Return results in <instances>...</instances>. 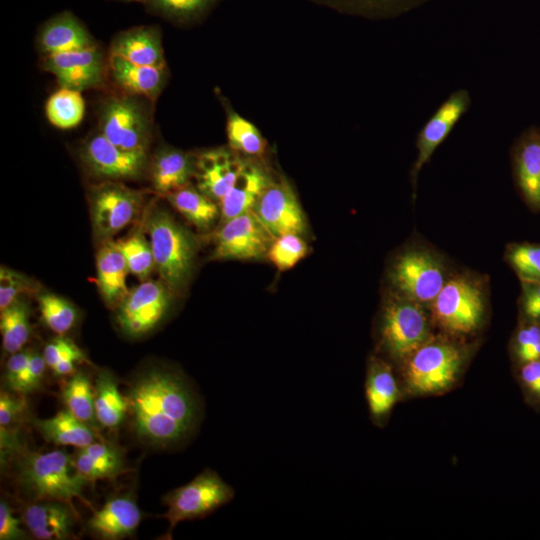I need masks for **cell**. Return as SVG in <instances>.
<instances>
[{"label":"cell","instance_id":"cell-1","mask_svg":"<svg viewBox=\"0 0 540 540\" xmlns=\"http://www.w3.org/2000/svg\"><path fill=\"white\" fill-rule=\"evenodd\" d=\"M127 399L133 431L147 445L180 444L198 425L199 400L176 371L152 368L142 372L131 383Z\"/></svg>","mask_w":540,"mask_h":540},{"label":"cell","instance_id":"cell-2","mask_svg":"<svg viewBox=\"0 0 540 540\" xmlns=\"http://www.w3.org/2000/svg\"><path fill=\"white\" fill-rule=\"evenodd\" d=\"M474 351L464 337L433 333L396 369L404 400L441 396L457 388Z\"/></svg>","mask_w":540,"mask_h":540},{"label":"cell","instance_id":"cell-3","mask_svg":"<svg viewBox=\"0 0 540 540\" xmlns=\"http://www.w3.org/2000/svg\"><path fill=\"white\" fill-rule=\"evenodd\" d=\"M16 480L31 501L74 500L90 505L84 496L88 480L78 471L73 456L63 450L25 452L17 464Z\"/></svg>","mask_w":540,"mask_h":540},{"label":"cell","instance_id":"cell-4","mask_svg":"<svg viewBox=\"0 0 540 540\" xmlns=\"http://www.w3.org/2000/svg\"><path fill=\"white\" fill-rule=\"evenodd\" d=\"M423 306L400 295L384 304L376 328L377 355L397 369L433 334Z\"/></svg>","mask_w":540,"mask_h":540},{"label":"cell","instance_id":"cell-5","mask_svg":"<svg viewBox=\"0 0 540 540\" xmlns=\"http://www.w3.org/2000/svg\"><path fill=\"white\" fill-rule=\"evenodd\" d=\"M155 268L172 292L187 284L194 263L195 242L165 210L154 209L146 220Z\"/></svg>","mask_w":540,"mask_h":540},{"label":"cell","instance_id":"cell-6","mask_svg":"<svg viewBox=\"0 0 540 540\" xmlns=\"http://www.w3.org/2000/svg\"><path fill=\"white\" fill-rule=\"evenodd\" d=\"M430 307L433 326L453 336L472 335L481 329L485 320L482 293L465 278L446 281Z\"/></svg>","mask_w":540,"mask_h":540},{"label":"cell","instance_id":"cell-7","mask_svg":"<svg viewBox=\"0 0 540 540\" xmlns=\"http://www.w3.org/2000/svg\"><path fill=\"white\" fill-rule=\"evenodd\" d=\"M235 496L234 489L215 471L205 469L187 484L168 492L163 502L167 511L168 536L178 523L206 517L228 504Z\"/></svg>","mask_w":540,"mask_h":540},{"label":"cell","instance_id":"cell-8","mask_svg":"<svg viewBox=\"0 0 540 540\" xmlns=\"http://www.w3.org/2000/svg\"><path fill=\"white\" fill-rule=\"evenodd\" d=\"M100 133L129 151L147 152L151 141V118L140 96L125 94L106 99L99 110Z\"/></svg>","mask_w":540,"mask_h":540},{"label":"cell","instance_id":"cell-9","mask_svg":"<svg viewBox=\"0 0 540 540\" xmlns=\"http://www.w3.org/2000/svg\"><path fill=\"white\" fill-rule=\"evenodd\" d=\"M88 199L93 230L103 241L131 224L143 203L140 192L111 180L92 186Z\"/></svg>","mask_w":540,"mask_h":540},{"label":"cell","instance_id":"cell-10","mask_svg":"<svg viewBox=\"0 0 540 540\" xmlns=\"http://www.w3.org/2000/svg\"><path fill=\"white\" fill-rule=\"evenodd\" d=\"M171 293L161 279L142 281L129 290L116 309V320L123 333L140 337L154 329L169 309Z\"/></svg>","mask_w":540,"mask_h":540},{"label":"cell","instance_id":"cell-11","mask_svg":"<svg viewBox=\"0 0 540 540\" xmlns=\"http://www.w3.org/2000/svg\"><path fill=\"white\" fill-rule=\"evenodd\" d=\"M391 280L400 295L422 305H431L445 284L439 261L423 250L399 256L391 269Z\"/></svg>","mask_w":540,"mask_h":540},{"label":"cell","instance_id":"cell-12","mask_svg":"<svg viewBox=\"0 0 540 540\" xmlns=\"http://www.w3.org/2000/svg\"><path fill=\"white\" fill-rule=\"evenodd\" d=\"M253 210L221 223L214 235V259H259L273 241Z\"/></svg>","mask_w":540,"mask_h":540},{"label":"cell","instance_id":"cell-13","mask_svg":"<svg viewBox=\"0 0 540 540\" xmlns=\"http://www.w3.org/2000/svg\"><path fill=\"white\" fill-rule=\"evenodd\" d=\"M81 158L93 176L111 181L139 178L148 166L147 152L120 148L100 132L85 142Z\"/></svg>","mask_w":540,"mask_h":540},{"label":"cell","instance_id":"cell-14","mask_svg":"<svg viewBox=\"0 0 540 540\" xmlns=\"http://www.w3.org/2000/svg\"><path fill=\"white\" fill-rule=\"evenodd\" d=\"M254 213L273 238L302 234L306 221L295 193L287 181H271L258 198Z\"/></svg>","mask_w":540,"mask_h":540},{"label":"cell","instance_id":"cell-15","mask_svg":"<svg viewBox=\"0 0 540 540\" xmlns=\"http://www.w3.org/2000/svg\"><path fill=\"white\" fill-rule=\"evenodd\" d=\"M471 104L469 91L458 89L451 93L423 125L416 139L417 157L411 172L414 185L421 169L469 110Z\"/></svg>","mask_w":540,"mask_h":540},{"label":"cell","instance_id":"cell-16","mask_svg":"<svg viewBox=\"0 0 540 540\" xmlns=\"http://www.w3.org/2000/svg\"><path fill=\"white\" fill-rule=\"evenodd\" d=\"M364 392L372 424L384 428L404 395L395 367L377 354L368 358Z\"/></svg>","mask_w":540,"mask_h":540},{"label":"cell","instance_id":"cell-17","mask_svg":"<svg viewBox=\"0 0 540 540\" xmlns=\"http://www.w3.org/2000/svg\"><path fill=\"white\" fill-rule=\"evenodd\" d=\"M44 69L53 74L61 87L78 91L99 85L104 62L96 45L45 56Z\"/></svg>","mask_w":540,"mask_h":540},{"label":"cell","instance_id":"cell-18","mask_svg":"<svg viewBox=\"0 0 540 540\" xmlns=\"http://www.w3.org/2000/svg\"><path fill=\"white\" fill-rule=\"evenodd\" d=\"M22 519L35 538L64 540L74 536L76 510L63 501L37 500L25 507Z\"/></svg>","mask_w":540,"mask_h":540},{"label":"cell","instance_id":"cell-19","mask_svg":"<svg viewBox=\"0 0 540 540\" xmlns=\"http://www.w3.org/2000/svg\"><path fill=\"white\" fill-rule=\"evenodd\" d=\"M243 162L223 148L202 153L196 157L197 188L214 201H220L235 182Z\"/></svg>","mask_w":540,"mask_h":540},{"label":"cell","instance_id":"cell-20","mask_svg":"<svg viewBox=\"0 0 540 540\" xmlns=\"http://www.w3.org/2000/svg\"><path fill=\"white\" fill-rule=\"evenodd\" d=\"M141 522V510L129 495L109 498L89 519L88 529L105 540H118L131 536Z\"/></svg>","mask_w":540,"mask_h":540},{"label":"cell","instance_id":"cell-21","mask_svg":"<svg viewBox=\"0 0 540 540\" xmlns=\"http://www.w3.org/2000/svg\"><path fill=\"white\" fill-rule=\"evenodd\" d=\"M97 285L105 304L117 309L128 293L127 262L118 241L104 240L96 253Z\"/></svg>","mask_w":540,"mask_h":540},{"label":"cell","instance_id":"cell-22","mask_svg":"<svg viewBox=\"0 0 540 540\" xmlns=\"http://www.w3.org/2000/svg\"><path fill=\"white\" fill-rule=\"evenodd\" d=\"M270 182L268 174L260 165L243 162L232 187L219 201L220 224L253 210L258 198Z\"/></svg>","mask_w":540,"mask_h":540},{"label":"cell","instance_id":"cell-23","mask_svg":"<svg viewBox=\"0 0 540 540\" xmlns=\"http://www.w3.org/2000/svg\"><path fill=\"white\" fill-rule=\"evenodd\" d=\"M196 158L174 148H162L150 162V180L154 190L167 195L189 185L194 176Z\"/></svg>","mask_w":540,"mask_h":540},{"label":"cell","instance_id":"cell-24","mask_svg":"<svg viewBox=\"0 0 540 540\" xmlns=\"http://www.w3.org/2000/svg\"><path fill=\"white\" fill-rule=\"evenodd\" d=\"M110 55L138 65L165 68L161 38L154 27H137L117 35L112 42Z\"/></svg>","mask_w":540,"mask_h":540},{"label":"cell","instance_id":"cell-25","mask_svg":"<svg viewBox=\"0 0 540 540\" xmlns=\"http://www.w3.org/2000/svg\"><path fill=\"white\" fill-rule=\"evenodd\" d=\"M109 70L115 84L126 94L153 100L164 86L165 68L138 65L110 55Z\"/></svg>","mask_w":540,"mask_h":540},{"label":"cell","instance_id":"cell-26","mask_svg":"<svg viewBox=\"0 0 540 540\" xmlns=\"http://www.w3.org/2000/svg\"><path fill=\"white\" fill-rule=\"evenodd\" d=\"M38 45L45 55L79 50L94 46L84 26L70 13H63L48 21L42 28Z\"/></svg>","mask_w":540,"mask_h":540},{"label":"cell","instance_id":"cell-27","mask_svg":"<svg viewBox=\"0 0 540 540\" xmlns=\"http://www.w3.org/2000/svg\"><path fill=\"white\" fill-rule=\"evenodd\" d=\"M515 173L524 197L530 204L540 207V133L535 129L524 133L518 142Z\"/></svg>","mask_w":540,"mask_h":540},{"label":"cell","instance_id":"cell-28","mask_svg":"<svg viewBox=\"0 0 540 540\" xmlns=\"http://www.w3.org/2000/svg\"><path fill=\"white\" fill-rule=\"evenodd\" d=\"M33 424L45 440L55 445L83 448L95 442L94 429L67 408L50 418L35 419Z\"/></svg>","mask_w":540,"mask_h":540},{"label":"cell","instance_id":"cell-29","mask_svg":"<svg viewBox=\"0 0 540 540\" xmlns=\"http://www.w3.org/2000/svg\"><path fill=\"white\" fill-rule=\"evenodd\" d=\"M94 388L98 423L108 429H117L128 415L127 396L121 394L115 377L106 369L98 373Z\"/></svg>","mask_w":540,"mask_h":540},{"label":"cell","instance_id":"cell-30","mask_svg":"<svg viewBox=\"0 0 540 540\" xmlns=\"http://www.w3.org/2000/svg\"><path fill=\"white\" fill-rule=\"evenodd\" d=\"M165 197L173 208L200 230H208L220 217V208L214 200L198 188L187 185Z\"/></svg>","mask_w":540,"mask_h":540},{"label":"cell","instance_id":"cell-31","mask_svg":"<svg viewBox=\"0 0 540 540\" xmlns=\"http://www.w3.org/2000/svg\"><path fill=\"white\" fill-rule=\"evenodd\" d=\"M61 396L73 415L93 429L97 428L95 388L85 372L74 373L64 385Z\"/></svg>","mask_w":540,"mask_h":540},{"label":"cell","instance_id":"cell-32","mask_svg":"<svg viewBox=\"0 0 540 540\" xmlns=\"http://www.w3.org/2000/svg\"><path fill=\"white\" fill-rule=\"evenodd\" d=\"M48 121L59 129H71L80 124L85 114V102L78 90L61 87L45 104Z\"/></svg>","mask_w":540,"mask_h":540},{"label":"cell","instance_id":"cell-33","mask_svg":"<svg viewBox=\"0 0 540 540\" xmlns=\"http://www.w3.org/2000/svg\"><path fill=\"white\" fill-rule=\"evenodd\" d=\"M29 316V307L20 298L1 310L2 346L7 353L13 354L21 351L27 343L31 333Z\"/></svg>","mask_w":540,"mask_h":540},{"label":"cell","instance_id":"cell-34","mask_svg":"<svg viewBox=\"0 0 540 540\" xmlns=\"http://www.w3.org/2000/svg\"><path fill=\"white\" fill-rule=\"evenodd\" d=\"M136 231L124 240L118 241L129 272L141 281L148 277L155 268L154 256L149 238L143 231Z\"/></svg>","mask_w":540,"mask_h":540},{"label":"cell","instance_id":"cell-35","mask_svg":"<svg viewBox=\"0 0 540 540\" xmlns=\"http://www.w3.org/2000/svg\"><path fill=\"white\" fill-rule=\"evenodd\" d=\"M227 137L230 147L248 156H260L265 152L266 142L257 127L236 113L227 119Z\"/></svg>","mask_w":540,"mask_h":540},{"label":"cell","instance_id":"cell-36","mask_svg":"<svg viewBox=\"0 0 540 540\" xmlns=\"http://www.w3.org/2000/svg\"><path fill=\"white\" fill-rule=\"evenodd\" d=\"M39 311L45 325L58 336H64L74 326L77 312L60 296L44 293L38 296Z\"/></svg>","mask_w":540,"mask_h":540},{"label":"cell","instance_id":"cell-37","mask_svg":"<svg viewBox=\"0 0 540 540\" xmlns=\"http://www.w3.org/2000/svg\"><path fill=\"white\" fill-rule=\"evenodd\" d=\"M308 252V245L300 234L287 233L275 237L267 251V258L280 271L294 267Z\"/></svg>","mask_w":540,"mask_h":540},{"label":"cell","instance_id":"cell-38","mask_svg":"<svg viewBox=\"0 0 540 540\" xmlns=\"http://www.w3.org/2000/svg\"><path fill=\"white\" fill-rule=\"evenodd\" d=\"M73 459L78 471L89 482L102 479H114L127 471L124 458H97L90 456L81 448H77Z\"/></svg>","mask_w":540,"mask_h":540},{"label":"cell","instance_id":"cell-39","mask_svg":"<svg viewBox=\"0 0 540 540\" xmlns=\"http://www.w3.org/2000/svg\"><path fill=\"white\" fill-rule=\"evenodd\" d=\"M511 355L516 367L540 359V324L528 321L519 327L511 342Z\"/></svg>","mask_w":540,"mask_h":540},{"label":"cell","instance_id":"cell-40","mask_svg":"<svg viewBox=\"0 0 540 540\" xmlns=\"http://www.w3.org/2000/svg\"><path fill=\"white\" fill-rule=\"evenodd\" d=\"M38 285L25 275L1 266L0 269V310L11 305L19 299V295L36 293Z\"/></svg>","mask_w":540,"mask_h":540},{"label":"cell","instance_id":"cell-41","mask_svg":"<svg viewBox=\"0 0 540 540\" xmlns=\"http://www.w3.org/2000/svg\"><path fill=\"white\" fill-rule=\"evenodd\" d=\"M508 257L523 281L540 282V245H516L511 248Z\"/></svg>","mask_w":540,"mask_h":540},{"label":"cell","instance_id":"cell-42","mask_svg":"<svg viewBox=\"0 0 540 540\" xmlns=\"http://www.w3.org/2000/svg\"><path fill=\"white\" fill-rule=\"evenodd\" d=\"M431 0H347L348 5L366 15L394 16L416 9Z\"/></svg>","mask_w":540,"mask_h":540},{"label":"cell","instance_id":"cell-43","mask_svg":"<svg viewBox=\"0 0 540 540\" xmlns=\"http://www.w3.org/2000/svg\"><path fill=\"white\" fill-rule=\"evenodd\" d=\"M516 378L525 402L540 410V359L516 367Z\"/></svg>","mask_w":540,"mask_h":540},{"label":"cell","instance_id":"cell-44","mask_svg":"<svg viewBox=\"0 0 540 540\" xmlns=\"http://www.w3.org/2000/svg\"><path fill=\"white\" fill-rule=\"evenodd\" d=\"M46 367L47 364L43 355L33 352L27 366L10 390L20 395H26L37 390L41 385Z\"/></svg>","mask_w":540,"mask_h":540},{"label":"cell","instance_id":"cell-45","mask_svg":"<svg viewBox=\"0 0 540 540\" xmlns=\"http://www.w3.org/2000/svg\"><path fill=\"white\" fill-rule=\"evenodd\" d=\"M43 357L47 367L53 369L61 360L68 357H79L87 361L84 352L70 339L58 336L44 348Z\"/></svg>","mask_w":540,"mask_h":540},{"label":"cell","instance_id":"cell-46","mask_svg":"<svg viewBox=\"0 0 540 540\" xmlns=\"http://www.w3.org/2000/svg\"><path fill=\"white\" fill-rule=\"evenodd\" d=\"M26 409L23 395H13L5 391L0 394V427L8 429L14 424Z\"/></svg>","mask_w":540,"mask_h":540},{"label":"cell","instance_id":"cell-47","mask_svg":"<svg viewBox=\"0 0 540 540\" xmlns=\"http://www.w3.org/2000/svg\"><path fill=\"white\" fill-rule=\"evenodd\" d=\"M25 531L20 527V519L13 514L6 501L0 502V540H18L26 538Z\"/></svg>","mask_w":540,"mask_h":540},{"label":"cell","instance_id":"cell-48","mask_svg":"<svg viewBox=\"0 0 540 540\" xmlns=\"http://www.w3.org/2000/svg\"><path fill=\"white\" fill-rule=\"evenodd\" d=\"M32 354L33 351L22 349L21 351L11 354L9 357L4 374L5 384L9 389L27 366Z\"/></svg>","mask_w":540,"mask_h":540},{"label":"cell","instance_id":"cell-49","mask_svg":"<svg viewBox=\"0 0 540 540\" xmlns=\"http://www.w3.org/2000/svg\"><path fill=\"white\" fill-rule=\"evenodd\" d=\"M160 8L177 14H187L202 8L207 0H154Z\"/></svg>","mask_w":540,"mask_h":540},{"label":"cell","instance_id":"cell-50","mask_svg":"<svg viewBox=\"0 0 540 540\" xmlns=\"http://www.w3.org/2000/svg\"><path fill=\"white\" fill-rule=\"evenodd\" d=\"M86 360L79 357H68L59 361L52 369L57 376L70 375L75 370V364L77 362H85Z\"/></svg>","mask_w":540,"mask_h":540},{"label":"cell","instance_id":"cell-51","mask_svg":"<svg viewBox=\"0 0 540 540\" xmlns=\"http://www.w3.org/2000/svg\"><path fill=\"white\" fill-rule=\"evenodd\" d=\"M522 308L528 321L540 324V300L522 301Z\"/></svg>","mask_w":540,"mask_h":540}]
</instances>
